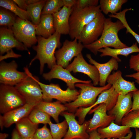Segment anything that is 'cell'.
Returning <instances> with one entry per match:
<instances>
[{"label": "cell", "instance_id": "cell-1", "mask_svg": "<svg viewBox=\"0 0 139 139\" xmlns=\"http://www.w3.org/2000/svg\"><path fill=\"white\" fill-rule=\"evenodd\" d=\"M61 34L55 32L47 38L41 36L37 37L38 44L32 46L33 49L36 52L34 57L31 60L29 66L36 60L39 62L40 73L43 74L45 65L47 64L48 67L51 69L56 64L55 55L56 49L60 48L61 45L60 41Z\"/></svg>", "mask_w": 139, "mask_h": 139}, {"label": "cell", "instance_id": "cell-2", "mask_svg": "<svg viewBox=\"0 0 139 139\" xmlns=\"http://www.w3.org/2000/svg\"><path fill=\"white\" fill-rule=\"evenodd\" d=\"M125 28L119 20L114 22L111 18H106L100 37L93 43L84 46V48L96 55L99 49L105 47H112L115 49L127 47L128 46L121 41L118 36L119 31Z\"/></svg>", "mask_w": 139, "mask_h": 139}, {"label": "cell", "instance_id": "cell-3", "mask_svg": "<svg viewBox=\"0 0 139 139\" xmlns=\"http://www.w3.org/2000/svg\"><path fill=\"white\" fill-rule=\"evenodd\" d=\"M75 86L80 88V94L74 101L64 105L70 112H74L80 107L91 106L96 101L98 95L103 91L110 88L112 85L109 83L103 86L96 87L90 83H77Z\"/></svg>", "mask_w": 139, "mask_h": 139}, {"label": "cell", "instance_id": "cell-4", "mask_svg": "<svg viewBox=\"0 0 139 139\" xmlns=\"http://www.w3.org/2000/svg\"><path fill=\"white\" fill-rule=\"evenodd\" d=\"M101 12L99 5L96 6L78 9L73 7L69 19V35L72 39H78L84 27Z\"/></svg>", "mask_w": 139, "mask_h": 139}, {"label": "cell", "instance_id": "cell-5", "mask_svg": "<svg viewBox=\"0 0 139 139\" xmlns=\"http://www.w3.org/2000/svg\"><path fill=\"white\" fill-rule=\"evenodd\" d=\"M27 77L15 86L25 99L26 103L36 106L43 101L42 89L38 82V78L33 75L27 67L24 68Z\"/></svg>", "mask_w": 139, "mask_h": 139}, {"label": "cell", "instance_id": "cell-6", "mask_svg": "<svg viewBox=\"0 0 139 139\" xmlns=\"http://www.w3.org/2000/svg\"><path fill=\"white\" fill-rule=\"evenodd\" d=\"M38 82L42 89L44 101L50 102L53 99H55L61 103H66L75 100L80 93L77 90L71 89L68 87L66 90H63L58 84H45L40 82L39 79Z\"/></svg>", "mask_w": 139, "mask_h": 139}, {"label": "cell", "instance_id": "cell-7", "mask_svg": "<svg viewBox=\"0 0 139 139\" xmlns=\"http://www.w3.org/2000/svg\"><path fill=\"white\" fill-rule=\"evenodd\" d=\"M24 98L15 86L1 84L0 112L3 114L24 105Z\"/></svg>", "mask_w": 139, "mask_h": 139}, {"label": "cell", "instance_id": "cell-8", "mask_svg": "<svg viewBox=\"0 0 139 139\" xmlns=\"http://www.w3.org/2000/svg\"><path fill=\"white\" fill-rule=\"evenodd\" d=\"M10 28L15 38L27 48L33 46L37 42L35 25L29 21L16 17L15 23Z\"/></svg>", "mask_w": 139, "mask_h": 139}, {"label": "cell", "instance_id": "cell-9", "mask_svg": "<svg viewBox=\"0 0 139 139\" xmlns=\"http://www.w3.org/2000/svg\"><path fill=\"white\" fill-rule=\"evenodd\" d=\"M106 18L102 12L83 28L78 40L84 46L97 40L103 32Z\"/></svg>", "mask_w": 139, "mask_h": 139}, {"label": "cell", "instance_id": "cell-10", "mask_svg": "<svg viewBox=\"0 0 139 139\" xmlns=\"http://www.w3.org/2000/svg\"><path fill=\"white\" fill-rule=\"evenodd\" d=\"M84 45L75 39L72 41L66 40L62 47L56 51V64L66 68L74 57L82 53Z\"/></svg>", "mask_w": 139, "mask_h": 139}, {"label": "cell", "instance_id": "cell-11", "mask_svg": "<svg viewBox=\"0 0 139 139\" xmlns=\"http://www.w3.org/2000/svg\"><path fill=\"white\" fill-rule=\"evenodd\" d=\"M18 65L14 60L9 63L4 61L0 64L1 84L14 86L24 80L27 76L26 72L18 71Z\"/></svg>", "mask_w": 139, "mask_h": 139}, {"label": "cell", "instance_id": "cell-12", "mask_svg": "<svg viewBox=\"0 0 139 139\" xmlns=\"http://www.w3.org/2000/svg\"><path fill=\"white\" fill-rule=\"evenodd\" d=\"M64 117L67 121L68 129L63 139H88L89 134L87 129L89 124V120L84 121L80 124L76 120L73 113L65 111L60 114Z\"/></svg>", "mask_w": 139, "mask_h": 139}, {"label": "cell", "instance_id": "cell-13", "mask_svg": "<svg viewBox=\"0 0 139 139\" xmlns=\"http://www.w3.org/2000/svg\"><path fill=\"white\" fill-rule=\"evenodd\" d=\"M66 68L70 72H73L74 73L81 72L86 75L92 80L94 86L99 84V75L98 69L94 65L87 63L82 53L76 57Z\"/></svg>", "mask_w": 139, "mask_h": 139}, {"label": "cell", "instance_id": "cell-14", "mask_svg": "<svg viewBox=\"0 0 139 139\" xmlns=\"http://www.w3.org/2000/svg\"><path fill=\"white\" fill-rule=\"evenodd\" d=\"M107 111L106 105L104 103L99 104L90 111L89 114L94 113V114L92 118L89 120V124L87 129L88 133L97 130L99 128L106 127L115 120V117L107 114Z\"/></svg>", "mask_w": 139, "mask_h": 139}, {"label": "cell", "instance_id": "cell-15", "mask_svg": "<svg viewBox=\"0 0 139 139\" xmlns=\"http://www.w3.org/2000/svg\"><path fill=\"white\" fill-rule=\"evenodd\" d=\"M42 76L45 80L50 81L52 79H57L65 82L68 88L75 89V83H89L91 80H81L74 77L66 68L60 65L56 64L53 66L49 72L42 74Z\"/></svg>", "mask_w": 139, "mask_h": 139}, {"label": "cell", "instance_id": "cell-16", "mask_svg": "<svg viewBox=\"0 0 139 139\" xmlns=\"http://www.w3.org/2000/svg\"><path fill=\"white\" fill-rule=\"evenodd\" d=\"M13 48L21 51L30 53L26 46L19 41L15 37L11 28L2 27L0 28V54L3 55Z\"/></svg>", "mask_w": 139, "mask_h": 139}, {"label": "cell", "instance_id": "cell-17", "mask_svg": "<svg viewBox=\"0 0 139 139\" xmlns=\"http://www.w3.org/2000/svg\"><path fill=\"white\" fill-rule=\"evenodd\" d=\"M128 126L119 125L112 121L107 127L97 131L101 139H131L133 133Z\"/></svg>", "mask_w": 139, "mask_h": 139}, {"label": "cell", "instance_id": "cell-18", "mask_svg": "<svg viewBox=\"0 0 139 139\" xmlns=\"http://www.w3.org/2000/svg\"><path fill=\"white\" fill-rule=\"evenodd\" d=\"M132 96V92L125 95H119L115 106L108 111V115L115 117V123L120 125L123 118L131 109L133 105Z\"/></svg>", "mask_w": 139, "mask_h": 139}, {"label": "cell", "instance_id": "cell-19", "mask_svg": "<svg viewBox=\"0 0 139 139\" xmlns=\"http://www.w3.org/2000/svg\"><path fill=\"white\" fill-rule=\"evenodd\" d=\"M106 82L111 84L119 95H126L138 90L134 82L126 81L123 78L122 73L120 70L110 74L107 79Z\"/></svg>", "mask_w": 139, "mask_h": 139}, {"label": "cell", "instance_id": "cell-20", "mask_svg": "<svg viewBox=\"0 0 139 139\" xmlns=\"http://www.w3.org/2000/svg\"><path fill=\"white\" fill-rule=\"evenodd\" d=\"M86 57L89 62L95 66L98 69L99 75V84L101 86L106 85L107 78L113 70H117L118 68V62L112 57L108 62L104 63H99L93 59L91 55L87 54Z\"/></svg>", "mask_w": 139, "mask_h": 139}, {"label": "cell", "instance_id": "cell-21", "mask_svg": "<svg viewBox=\"0 0 139 139\" xmlns=\"http://www.w3.org/2000/svg\"><path fill=\"white\" fill-rule=\"evenodd\" d=\"M119 95L112 86L109 89L102 91L92 106L82 108L81 109V112L83 114L86 115L92 108L102 103L105 104L107 110L108 111L111 110L116 105Z\"/></svg>", "mask_w": 139, "mask_h": 139}, {"label": "cell", "instance_id": "cell-22", "mask_svg": "<svg viewBox=\"0 0 139 139\" xmlns=\"http://www.w3.org/2000/svg\"><path fill=\"white\" fill-rule=\"evenodd\" d=\"M73 7L69 8L63 6L59 11L52 14L56 32L61 34H69V19Z\"/></svg>", "mask_w": 139, "mask_h": 139}, {"label": "cell", "instance_id": "cell-23", "mask_svg": "<svg viewBox=\"0 0 139 139\" xmlns=\"http://www.w3.org/2000/svg\"><path fill=\"white\" fill-rule=\"evenodd\" d=\"M35 106L34 105L26 103L21 107L3 114L4 127H8L22 119L28 117Z\"/></svg>", "mask_w": 139, "mask_h": 139}, {"label": "cell", "instance_id": "cell-24", "mask_svg": "<svg viewBox=\"0 0 139 139\" xmlns=\"http://www.w3.org/2000/svg\"><path fill=\"white\" fill-rule=\"evenodd\" d=\"M34 107L47 114L53 118L57 123H59V116L64 111L67 110L65 105L58 101L52 102L42 101Z\"/></svg>", "mask_w": 139, "mask_h": 139}, {"label": "cell", "instance_id": "cell-25", "mask_svg": "<svg viewBox=\"0 0 139 139\" xmlns=\"http://www.w3.org/2000/svg\"><path fill=\"white\" fill-rule=\"evenodd\" d=\"M35 25L36 34L38 36L47 38L56 32L52 14H41L40 22Z\"/></svg>", "mask_w": 139, "mask_h": 139}, {"label": "cell", "instance_id": "cell-26", "mask_svg": "<svg viewBox=\"0 0 139 139\" xmlns=\"http://www.w3.org/2000/svg\"><path fill=\"white\" fill-rule=\"evenodd\" d=\"M98 52L101 53L100 55L101 57L110 56L115 58L118 62L121 61V60L118 57V55H122L127 57L131 53H139V48L137 42H135L130 47L119 49H112L106 47L99 49Z\"/></svg>", "mask_w": 139, "mask_h": 139}, {"label": "cell", "instance_id": "cell-27", "mask_svg": "<svg viewBox=\"0 0 139 139\" xmlns=\"http://www.w3.org/2000/svg\"><path fill=\"white\" fill-rule=\"evenodd\" d=\"M15 124L16 129L22 138L33 137L38 126V124L32 123L28 117L22 119Z\"/></svg>", "mask_w": 139, "mask_h": 139}, {"label": "cell", "instance_id": "cell-28", "mask_svg": "<svg viewBox=\"0 0 139 139\" xmlns=\"http://www.w3.org/2000/svg\"><path fill=\"white\" fill-rule=\"evenodd\" d=\"M127 0H100L99 5L101 12L107 15L109 13L115 15L120 11L122 5Z\"/></svg>", "mask_w": 139, "mask_h": 139}, {"label": "cell", "instance_id": "cell-29", "mask_svg": "<svg viewBox=\"0 0 139 139\" xmlns=\"http://www.w3.org/2000/svg\"><path fill=\"white\" fill-rule=\"evenodd\" d=\"M46 1V0H40L36 3L28 5L26 11L32 23L35 25L40 22L42 12Z\"/></svg>", "mask_w": 139, "mask_h": 139}, {"label": "cell", "instance_id": "cell-30", "mask_svg": "<svg viewBox=\"0 0 139 139\" xmlns=\"http://www.w3.org/2000/svg\"><path fill=\"white\" fill-rule=\"evenodd\" d=\"M0 6L11 11L22 19L29 20L30 18L27 11L20 8L13 0H0Z\"/></svg>", "mask_w": 139, "mask_h": 139}, {"label": "cell", "instance_id": "cell-31", "mask_svg": "<svg viewBox=\"0 0 139 139\" xmlns=\"http://www.w3.org/2000/svg\"><path fill=\"white\" fill-rule=\"evenodd\" d=\"M48 124L53 139H61L64 137L68 128L67 123L65 119L60 123L54 124L51 122Z\"/></svg>", "mask_w": 139, "mask_h": 139}, {"label": "cell", "instance_id": "cell-32", "mask_svg": "<svg viewBox=\"0 0 139 139\" xmlns=\"http://www.w3.org/2000/svg\"><path fill=\"white\" fill-rule=\"evenodd\" d=\"M28 117L32 123L35 124H49L51 122L50 116L35 107L31 110Z\"/></svg>", "mask_w": 139, "mask_h": 139}, {"label": "cell", "instance_id": "cell-33", "mask_svg": "<svg viewBox=\"0 0 139 139\" xmlns=\"http://www.w3.org/2000/svg\"><path fill=\"white\" fill-rule=\"evenodd\" d=\"M131 8H126L121 11L116 13L115 15L110 14L109 16L110 18H114L120 21L126 29V33H129L135 38L139 45V35L134 31L128 25L126 18V13L132 10Z\"/></svg>", "mask_w": 139, "mask_h": 139}, {"label": "cell", "instance_id": "cell-34", "mask_svg": "<svg viewBox=\"0 0 139 139\" xmlns=\"http://www.w3.org/2000/svg\"><path fill=\"white\" fill-rule=\"evenodd\" d=\"M121 125L130 128H139V110L132 111L126 114L121 120Z\"/></svg>", "mask_w": 139, "mask_h": 139}, {"label": "cell", "instance_id": "cell-35", "mask_svg": "<svg viewBox=\"0 0 139 139\" xmlns=\"http://www.w3.org/2000/svg\"><path fill=\"white\" fill-rule=\"evenodd\" d=\"M63 6L62 0H47L41 14H53L59 11Z\"/></svg>", "mask_w": 139, "mask_h": 139}, {"label": "cell", "instance_id": "cell-36", "mask_svg": "<svg viewBox=\"0 0 139 139\" xmlns=\"http://www.w3.org/2000/svg\"><path fill=\"white\" fill-rule=\"evenodd\" d=\"M16 17L7 11V9L0 8V25L10 28L15 22Z\"/></svg>", "mask_w": 139, "mask_h": 139}, {"label": "cell", "instance_id": "cell-37", "mask_svg": "<svg viewBox=\"0 0 139 139\" xmlns=\"http://www.w3.org/2000/svg\"><path fill=\"white\" fill-rule=\"evenodd\" d=\"M33 139H53L47 124L41 128H38L33 136Z\"/></svg>", "mask_w": 139, "mask_h": 139}, {"label": "cell", "instance_id": "cell-38", "mask_svg": "<svg viewBox=\"0 0 139 139\" xmlns=\"http://www.w3.org/2000/svg\"><path fill=\"white\" fill-rule=\"evenodd\" d=\"M98 0H77L74 6L78 9H83L92 6H96L98 5Z\"/></svg>", "mask_w": 139, "mask_h": 139}, {"label": "cell", "instance_id": "cell-39", "mask_svg": "<svg viewBox=\"0 0 139 139\" xmlns=\"http://www.w3.org/2000/svg\"><path fill=\"white\" fill-rule=\"evenodd\" d=\"M131 69L139 72V53L136 55H131L129 62Z\"/></svg>", "mask_w": 139, "mask_h": 139}, {"label": "cell", "instance_id": "cell-40", "mask_svg": "<svg viewBox=\"0 0 139 139\" xmlns=\"http://www.w3.org/2000/svg\"><path fill=\"white\" fill-rule=\"evenodd\" d=\"M132 93L133 99L132 107L129 112L133 110H139V89L132 92Z\"/></svg>", "mask_w": 139, "mask_h": 139}, {"label": "cell", "instance_id": "cell-41", "mask_svg": "<svg viewBox=\"0 0 139 139\" xmlns=\"http://www.w3.org/2000/svg\"><path fill=\"white\" fill-rule=\"evenodd\" d=\"M22 55L20 54L15 53L12 49L10 51L6 53V54L4 55H0V61L1 62L5 59L9 58H18L21 57Z\"/></svg>", "mask_w": 139, "mask_h": 139}, {"label": "cell", "instance_id": "cell-42", "mask_svg": "<svg viewBox=\"0 0 139 139\" xmlns=\"http://www.w3.org/2000/svg\"><path fill=\"white\" fill-rule=\"evenodd\" d=\"M13 1L20 8L27 10L28 5L26 3V0H13Z\"/></svg>", "mask_w": 139, "mask_h": 139}, {"label": "cell", "instance_id": "cell-43", "mask_svg": "<svg viewBox=\"0 0 139 139\" xmlns=\"http://www.w3.org/2000/svg\"><path fill=\"white\" fill-rule=\"evenodd\" d=\"M63 6L71 8L75 5L76 0H62Z\"/></svg>", "mask_w": 139, "mask_h": 139}, {"label": "cell", "instance_id": "cell-44", "mask_svg": "<svg viewBox=\"0 0 139 139\" xmlns=\"http://www.w3.org/2000/svg\"><path fill=\"white\" fill-rule=\"evenodd\" d=\"M89 137L88 139H101L100 135L97 130L89 133Z\"/></svg>", "mask_w": 139, "mask_h": 139}, {"label": "cell", "instance_id": "cell-45", "mask_svg": "<svg viewBox=\"0 0 139 139\" xmlns=\"http://www.w3.org/2000/svg\"><path fill=\"white\" fill-rule=\"evenodd\" d=\"M125 76L134 79L135 80V82L139 84V72H136L133 74L126 75Z\"/></svg>", "mask_w": 139, "mask_h": 139}, {"label": "cell", "instance_id": "cell-46", "mask_svg": "<svg viewBox=\"0 0 139 139\" xmlns=\"http://www.w3.org/2000/svg\"><path fill=\"white\" fill-rule=\"evenodd\" d=\"M11 139H22L16 129H13L12 133Z\"/></svg>", "mask_w": 139, "mask_h": 139}, {"label": "cell", "instance_id": "cell-47", "mask_svg": "<svg viewBox=\"0 0 139 139\" xmlns=\"http://www.w3.org/2000/svg\"><path fill=\"white\" fill-rule=\"evenodd\" d=\"M0 126L1 130H3L4 126V121L3 119V116L0 115Z\"/></svg>", "mask_w": 139, "mask_h": 139}, {"label": "cell", "instance_id": "cell-48", "mask_svg": "<svg viewBox=\"0 0 139 139\" xmlns=\"http://www.w3.org/2000/svg\"><path fill=\"white\" fill-rule=\"evenodd\" d=\"M40 1V0H26V2L27 4L28 5L36 3Z\"/></svg>", "mask_w": 139, "mask_h": 139}, {"label": "cell", "instance_id": "cell-49", "mask_svg": "<svg viewBox=\"0 0 139 139\" xmlns=\"http://www.w3.org/2000/svg\"><path fill=\"white\" fill-rule=\"evenodd\" d=\"M8 134L5 133H0V139H5L8 136Z\"/></svg>", "mask_w": 139, "mask_h": 139}, {"label": "cell", "instance_id": "cell-50", "mask_svg": "<svg viewBox=\"0 0 139 139\" xmlns=\"http://www.w3.org/2000/svg\"><path fill=\"white\" fill-rule=\"evenodd\" d=\"M135 139H139V130L137 128H135Z\"/></svg>", "mask_w": 139, "mask_h": 139}, {"label": "cell", "instance_id": "cell-51", "mask_svg": "<svg viewBox=\"0 0 139 139\" xmlns=\"http://www.w3.org/2000/svg\"><path fill=\"white\" fill-rule=\"evenodd\" d=\"M22 139H33V137L28 138H21Z\"/></svg>", "mask_w": 139, "mask_h": 139}, {"label": "cell", "instance_id": "cell-52", "mask_svg": "<svg viewBox=\"0 0 139 139\" xmlns=\"http://www.w3.org/2000/svg\"><path fill=\"white\" fill-rule=\"evenodd\" d=\"M79 139V138H75V139Z\"/></svg>", "mask_w": 139, "mask_h": 139}]
</instances>
